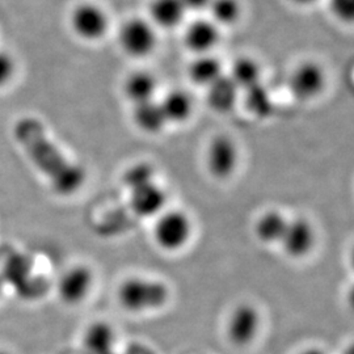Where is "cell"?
<instances>
[{"label":"cell","instance_id":"obj_7","mask_svg":"<svg viewBox=\"0 0 354 354\" xmlns=\"http://www.w3.org/2000/svg\"><path fill=\"white\" fill-rule=\"evenodd\" d=\"M120 45L130 57L143 58L150 55L156 46L153 26L143 19H130L120 30Z\"/></svg>","mask_w":354,"mask_h":354},{"label":"cell","instance_id":"obj_3","mask_svg":"<svg viewBox=\"0 0 354 354\" xmlns=\"http://www.w3.org/2000/svg\"><path fill=\"white\" fill-rule=\"evenodd\" d=\"M193 223L189 215L180 210H165L158 216L153 238L159 247L168 252L184 248L192 238Z\"/></svg>","mask_w":354,"mask_h":354},{"label":"cell","instance_id":"obj_23","mask_svg":"<svg viewBox=\"0 0 354 354\" xmlns=\"http://www.w3.org/2000/svg\"><path fill=\"white\" fill-rule=\"evenodd\" d=\"M247 104L250 111L257 115H268L272 111V100L263 84H257L252 88L247 89Z\"/></svg>","mask_w":354,"mask_h":354},{"label":"cell","instance_id":"obj_2","mask_svg":"<svg viewBox=\"0 0 354 354\" xmlns=\"http://www.w3.org/2000/svg\"><path fill=\"white\" fill-rule=\"evenodd\" d=\"M169 299L167 285L151 279L131 277L121 283L118 301L130 313H147L165 307Z\"/></svg>","mask_w":354,"mask_h":354},{"label":"cell","instance_id":"obj_20","mask_svg":"<svg viewBox=\"0 0 354 354\" xmlns=\"http://www.w3.org/2000/svg\"><path fill=\"white\" fill-rule=\"evenodd\" d=\"M158 88L156 79L147 71H137L129 76L124 84V92L130 102L136 105L153 100Z\"/></svg>","mask_w":354,"mask_h":354},{"label":"cell","instance_id":"obj_14","mask_svg":"<svg viewBox=\"0 0 354 354\" xmlns=\"http://www.w3.org/2000/svg\"><path fill=\"white\" fill-rule=\"evenodd\" d=\"M241 89L228 75L221 76L207 87V102L210 108L218 113L231 112L239 99Z\"/></svg>","mask_w":354,"mask_h":354},{"label":"cell","instance_id":"obj_8","mask_svg":"<svg viewBox=\"0 0 354 354\" xmlns=\"http://www.w3.org/2000/svg\"><path fill=\"white\" fill-rule=\"evenodd\" d=\"M317 230L304 216L289 219L279 245L290 259H304L317 245Z\"/></svg>","mask_w":354,"mask_h":354},{"label":"cell","instance_id":"obj_19","mask_svg":"<svg viewBox=\"0 0 354 354\" xmlns=\"http://www.w3.org/2000/svg\"><path fill=\"white\" fill-rule=\"evenodd\" d=\"M167 122L183 124L193 113V102L189 93L181 89L171 91L160 102Z\"/></svg>","mask_w":354,"mask_h":354},{"label":"cell","instance_id":"obj_29","mask_svg":"<svg viewBox=\"0 0 354 354\" xmlns=\"http://www.w3.org/2000/svg\"><path fill=\"white\" fill-rule=\"evenodd\" d=\"M346 302H348L349 308L354 313V283L351 286V289L348 290V294H346Z\"/></svg>","mask_w":354,"mask_h":354},{"label":"cell","instance_id":"obj_33","mask_svg":"<svg viewBox=\"0 0 354 354\" xmlns=\"http://www.w3.org/2000/svg\"><path fill=\"white\" fill-rule=\"evenodd\" d=\"M0 354H8V353H6V352H4V351H0Z\"/></svg>","mask_w":354,"mask_h":354},{"label":"cell","instance_id":"obj_5","mask_svg":"<svg viewBox=\"0 0 354 354\" xmlns=\"http://www.w3.org/2000/svg\"><path fill=\"white\" fill-rule=\"evenodd\" d=\"M239 165V149L228 136H216L209 143L206 151V165L212 176L226 180L232 176Z\"/></svg>","mask_w":354,"mask_h":354},{"label":"cell","instance_id":"obj_31","mask_svg":"<svg viewBox=\"0 0 354 354\" xmlns=\"http://www.w3.org/2000/svg\"><path fill=\"white\" fill-rule=\"evenodd\" d=\"M351 266H352L354 270V245L353 248H352V251H351Z\"/></svg>","mask_w":354,"mask_h":354},{"label":"cell","instance_id":"obj_11","mask_svg":"<svg viewBox=\"0 0 354 354\" xmlns=\"http://www.w3.org/2000/svg\"><path fill=\"white\" fill-rule=\"evenodd\" d=\"M167 193L155 181L131 189L130 206L133 212L143 218L159 216L165 210Z\"/></svg>","mask_w":354,"mask_h":354},{"label":"cell","instance_id":"obj_13","mask_svg":"<svg viewBox=\"0 0 354 354\" xmlns=\"http://www.w3.org/2000/svg\"><path fill=\"white\" fill-rule=\"evenodd\" d=\"M289 219L282 212L270 209L256 219L254 235L263 244H279L288 227Z\"/></svg>","mask_w":354,"mask_h":354},{"label":"cell","instance_id":"obj_15","mask_svg":"<svg viewBox=\"0 0 354 354\" xmlns=\"http://www.w3.org/2000/svg\"><path fill=\"white\" fill-rule=\"evenodd\" d=\"M115 345V332L106 322H95L83 335V351L86 354H112Z\"/></svg>","mask_w":354,"mask_h":354},{"label":"cell","instance_id":"obj_18","mask_svg":"<svg viewBox=\"0 0 354 354\" xmlns=\"http://www.w3.org/2000/svg\"><path fill=\"white\" fill-rule=\"evenodd\" d=\"M190 80L201 87H210L223 74V67L219 59L210 54L198 55L189 66Z\"/></svg>","mask_w":354,"mask_h":354},{"label":"cell","instance_id":"obj_22","mask_svg":"<svg viewBox=\"0 0 354 354\" xmlns=\"http://www.w3.org/2000/svg\"><path fill=\"white\" fill-rule=\"evenodd\" d=\"M207 11L216 26H231L241 20L243 7L241 0H213Z\"/></svg>","mask_w":354,"mask_h":354},{"label":"cell","instance_id":"obj_32","mask_svg":"<svg viewBox=\"0 0 354 354\" xmlns=\"http://www.w3.org/2000/svg\"><path fill=\"white\" fill-rule=\"evenodd\" d=\"M3 286H4V279H3V276L0 274V295H1V291H3Z\"/></svg>","mask_w":354,"mask_h":354},{"label":"cell","instance_id":"obj_21","mask_svg":"<svg viewBox=\"0 0 354 354\" xmlns=\"http://www.w3.org/2000/svg\"><path fill=\"white\" fill-rule=\"evenodd\" d=\"M230 77L241 91H247L261 83V68L251 57L238 58L232 67Z\"/></svg>","mask_w":354,"mask_h":354},{"label":"cell","instance_id":"obj_26","mask_svg":"<svg viewBox=\"0 0 354 354\" xmlns=\"http://www.w3.org/2000/svg\"><path fill=\"white\" fill-rule=\"evenodd\" d=\"M15 74V61L12 57L6 53L0 51V88L4 87Z\"/></svg>","mask_w":354,"mask_h":354},{"label":"cell","instance_id":"obj_16","mask_svg":"<svg viewBox=\"0 0 354 354\" xmlns=\"http://www.w3.org/2000/svg\"><path fill=\"white\" fill-rule=\"evenodd\" d=\"M188 12L183 0H152L150 16L155 26L172 29L181 24Z\"/></svg>","mask_w":354,"mask_h":354},{"label":"cell","instance_id":"obj_10","mask_svg":"<svg viewBox=\"0 0 354 354\" xmlns=\"http://www.w3.org/2000/svg\"><path fill=\"white\" fill-rule=\"evenodd\" d=\"M93 274L84 266H73L58 281V295L68 306L82 304L91 291Z\"/></svg>","mask_w":354,"mask_h":354},{"label":"cell","instance_id":"obj_17","mask_svg":"<svg viewBox=\"0 0 354 354\" xmlns=\"http://www.w3.org/2000/svg\"><path fill=\"white\" fill-rule=\"evenodd\" d=\"M134 122L142 131L149 134H156L163 130L168 124L165 112L162 109L160 102H140L134 106Z\"/></svg>","mask_w":354,"mask_h":354},{"label":"cell","instance_id":"obj_27","mask_svg":"<svg viewBox=\"0 0 354 354\" xmlns=\"http://www.w3.org/2000/svg\"><path fill=\"white\" fill-rule=\"evenodd\" d=\"M183 3H184V7L187 8V11L201 12V11L209 10L213 0H183Z\"/></svg>","mask_w":354,"mask_h":354},{"label":"cell","instance_id":"obj_30","mask_svg":"<svg viewBox=\"0 0 354 354\" xmlns=\"http://www.w3.org/2000/svg\"><path fill=\"white\" fill-rule=\"evenodd\" d=\"M298 354H327L323 349H320V348H315V346H313V348H307V349H304L302 352H299Z\"/></svg>","mask_w":354,"mask_h":354},{"label":"cell","instance_id":"obj_34","mask_svg":"<svg viewBox=\"0 0 354 354\" xmlns=\"http://www.w3.org/2000/svg\"><path fill=\"white\" fill-rule=\"evenodd\" d=\"M112 354H114V353H112Z\"/></svg>","mask_w":354,"mask_h":354},{"label":"cell","instance_id":"obj_24","mask_svg":"<svg viewBox=\"0 0 354 354\" xmlns=\"http://www.w3.org/2000/svg\"><path fill=\"white\" fill-rule=\"evenodd\" d=\"M155 172L151 165L149 163H138L133 165L127 169L125 176H124V183L127 184L129 189H134L140 185H145L147 183L155 181Z\"/></svg>","mask_w":354,"mask_h":354},{"label":"cell","instance_id":"obj_9","mask_svg":"<svg viewBox=\"0 0 354 354\" xmlns=\"http://www.w3.org/2000/svg\"><path fill=\"white\" fill-rule=\"evenodd\" d=\"M71 28L77 37L86 41H97L108 30L109 20L102 7L92 3L76 6L71 13Z\"/></svg>","mask_w":354,"mask_h":354},{"label":"cell","instance_id":"obj_25","mask_svg":"<svg viewBox=\"0 0 354 354\" xmlns=\"http://www.w3.org/2000/svg\"><path fill=\"white\" fill-rule=\"evenodd\" d=\"M332 16L342 24H354V0H328Z\"/></svg>","mask_w":354,"mask_h":354},{"label":"cell","instance_id":"obj_12","mask_svg":"<svg viewBox=\"0 0 354 354\" xmlns=\"http://www.w3.org/2000/svg\"><path fill=\"white\" fill-rule=\"evenodd\" d=\"M221 39L219 26L212 20H196L190 24L184 33V44L188 50L197 55L210 54Z\"/></svg>","mask_w":354,"mask_h":354},{"label":"cell","instance_id":"obj_28","mask_svg":"<svg viewBox=\"0 0 354 354\" xmlns=\"http://www.w3.org/2000/svg\"><path fill=\"white\" fill-rule=\"evenodd\" d=\"M291 4L297 6V7H311L314 6L315 3H317L319 0H289Z\"/></svg>","mask_w":354,"mask_h":354},{"label":"cell","instance_id":"obj_4","mask_svg":"<svg viewBox=\"0 0 354 354\" xmlns=\"http://www.w3.org/2000/svg\"><path fill=\"white\" fill-rule=\"evenodd\" d=\"M261 329L260 311L251 304H238L226 323L228 342L236 348H248L256 342Z\"/></svg>","mask_w":354,"mask_h":354},{"label":"cell","instance_id":"obj_6","mask_svg":"<svg viewBox=\"0 0 354 354\" xmlns=\"http://www.w3.org/2000/svg\"><path fill=\"white\" fill-rule=\"evenodd\" d=\"M327 75L324 68L314 61H304L291 73L289 87L291 93L301 102H311L324 91Z\"/></svg>","mask_w":354,"mask_h":354},{"label":"cell","instance_id":"obj_1","mask_svg":"<svg viewBox=\"0 0 354 354\" xmlns=\"http://www.w3.org/2000/svg\"><path fill=\"white\" fill-rule=\"evenodd\" d=\"M13 134L29 159L49 180L51 188L57 193L70 196L80 189L86 180L84 169L64 156L46 136L45 127L38 120L32 117L19 120Z\"/></svg>","mask_w":354,"mask_h":354}]
</instances>
